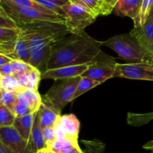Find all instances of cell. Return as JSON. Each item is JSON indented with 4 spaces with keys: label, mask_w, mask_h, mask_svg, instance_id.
Wrapping results in <instances>:
<instances>
[{
    "label": "cell",
    "mask_w": 153,
    "mask_h": 153,
    "mask_svg": "<svg viewBox=\"0 0 153 153\" xmlns=\"http://www.w3.org/2000/svg\"><path fill=\"white\" fill-rule=\"evenodd\" d=\"M101 46L102 42L85 31L79 34H67L54 46L46 70L91 64L102 52Z\"/></svg>",
    "instance_id": "6da1fadb"
},
{
    "label": "cell",
    "mask_w": 153,
    "mask_h": 153,
    "mask_svg": "<svg viewBox=\"0 0 153 153\" xmlns=\"http://www.w3.org/2000/svg\"><path fill=\"white\" fill-rule=\"evenodd\" d=\"M19 28L29 45L30 64L43 72L54 46L70 34L64 22L43 21L21 25Z\"/></svg>",
    "instance_id": "7a4b0ae2"
},
{
    "label": "cell",
    "mask_w": 153,
    "mask_h": 153,
    "mask_svg": "<svg viewBox=\"0 0 153 153\" xmlns=\"http://www.w3.org/2000/svg\"><path fill=\"white\" fill-rule=\"evenodd\" d=\"M102 46L110 48L123 60L129 63L146 62L152 58L150 54L140 46L130 33L110 37L105 41L102 42Z\"/></svg>",
    "instance_id": "3957f363"
},
{
    "label": "cell",
    "mask_w": 153,
    "mask_h": 153,
    "mask_svg": "<svg viewBox=\"0 0 153 153\" xmlns=\"http://www.w3.org/2000/svg\"><path fill=\"white\" fill-rule=\"evenodd\" d=\"M0 4L6 13L17 24L18 26L43 21L65 22L63 16L52 11L46 12L34 8L16 7L3 1H0Z\"/></svg>",
    "instance_id": "277c9868"
},
{
    "label": "cell",
    "mask_w": 153,
    "mask_h": 153,
    "mask_svg": "<svg viewBox=\"0 0 153 153\" xmlns=\"http://www.w3.org/2000/svg\"><path fill=\"white\" fill-rule=\"evenodd\" d=\"M80 79L81 76L55 81L54 85L46 92L43 99L61 113L69 102L73 101V97Z\"/></svg>",
    "instance_id": "5b68a950"
},
{
    "label": "cell",
    "mask_w": 153,
    "mask_h": 153,
    "mask_svg": "<svg viewBox=\"0 0 153 153\" xmlns=\"http://www.w3.org/2000/svg\"><path fill=\"white\" fill-rule=\"evenodd\" d=\"M61 7L64 12V24L70 34H79L84 32L85 28L97 18L95 14L83 6L71 1Z\"/></svg>",
    "instance_id": "8992f818"
},
{
    "label": "cell",
    "mask_w": 153,
    "mask_h": 153,
    "mask_svg": "<svg viewBox=\"0 0 153 153\" xmlns=\"http://www.w3.org/2000/svg\"><path fill=\"white\" fill-rule=\"evenodd\" d=\"M117 64L114 58L105 55L102 51L95 61L90 64L82 77L89 78L103 83L108 79L113 78Z\"/></svg>",
    "instance_id": "52a82bcc"
},
{
    "label": "cell",
    "mask_w": 153,
    "mask_h": 153,
    "mask_svg": "<svg viewBox=\"0 0 153 153\" xmlns=\"http://www.w3.org/2000/svg\"><path fill=\"white\" fill-rule=\"evenodd\" d=\"M113 78L153 82V65L150 61L117 64Z\"/></svg>",
    "instance_id": "ba28073f"
},
{
    "label": "cell",
    "mask_w": 153,
    "mask_h": 153,
    "mask_svg": "<svg viewBox=\"0 0 153 153\" xmlns=\"http://www.w3.org/2000/svg\"><path fill=\"white\" fill-rule=\"evenodd\" d=\"M0 138L3 145L14 153H35L31 143L25 141L13 126L0 127Z\"/></svg>",
    "instance_id": "9c48e42d"
},
{
    "label": "cell",
    "mask_w": 153,
    "mask_h": 153,
    "mask_svg": "<svg viewBox=\"0 0 153 153\" xmlns=\"http://www.w3.org/2000/svg\"><path fill=\"white\" fill-rule=\"evenodd\" d=\"M90 64L68 66V67H60L53 70H46L42 73L41 79H52L56 81L60 79L80 77L88 70Z\"/></svg>",
    "instance_id": "30bf717a"
},
{
    "label": "cell",
    "mask_w": 153,
    "mask_h": 153,
    "mask_svg": "<svg viewBox=\"0 0 153 153\" xmlns=\"http://www.w3.org/2000/svg\"><path fill=\"white\" fill-rule=\"evenodd\" d=\"M130 34L153 57V23L150 19H148L143 26L133 28Z\"/></svg>",
    "instance_id": "8fae6325"
},
{
    "label": "cell",
    "mask_w": 153,
    "mask_h": 153,
    "mask_svg": "<svg viewBox=\"0 0 153 153\" xmlns=\"http://www.w3.org/2000/svg\"><path fill=\"white\" fill-rule=\"evenodd\" d=\"M42 128L54 127L61 118V113L55 110L47 101L43 98L40 109L37 111Z\"/></svg>",
    "instance_id": "7c38bea8"
},
{
    "label": "cell",
    "mask_w": 153,
    "mask_h": 153,
    "mask_svg": "<svg viewBox=\"0 0 153 153\" xmlns=\"http://www.w3.org/2000/svg\"><path fill=\"white\" fill-rule=\"evenodd\" d=\"M143 0H118L113 11L120 16L136 19L140 11Z\"/></svg>",
    "instance_id": "4fadbf2b"
},
{
    "label": "cell",
    "mask_w": 153,
    "mask_h": 153,
    "mask_svg": "<svg viewBox=\"0 0 153 153\" xmlns=\"http://www.w3.org/2000/svg\"><path fill=\"white\" fill-rule=\"evenodd\" d=\"M7 56L11 58L13 61L17 60V61H23L27 64H30L31 53H30L29 45L28 40L22 34V32H20L19 37L16 39L13 52Z\"/></svg>",
    "instance_id": "5bb4252c"
},
{
    "label": "cell",
    "mask_w": 153,
    "mask_h": 153,
    "mask_svg": "<svg viewBox=\"0 0 153 153\" xmlns=\"http://www.w3.org/2000/svg\"><path fill=\"white\" fill-rule=\"evenodd\" d=\"M59 122L65 131L67 138L78 141L80 123L76 115L73 114L62 115Z\"/></svg>",
    "instance_id": "9a60e30c"
},
{
    "label": "cell",
    "mask_w": 153,
    "mask_h": 153,
    "mask_svg": "<svg viewBox=\"0 0 153 153\" xmlns=\"http://www.w3.org/2000/svg\"><path fill=\"white\" fill-rule=\"evenodd\" d=\"M35 114H30L22 117L16 118L13 126L22 136V138L28 143H30L31 141V130H32Z\"/></svg>",
    "instance_id": "2e32d148"
},
{
    "label": "cell",
    "mask_w": 153,
    "mask_h": 153,
    "mask_svg": "<svg viewBox=\"0 0 153 153\" xmlns=\"http://www.w3.org/2000/svg\"><path fill=\"white\" fill-rule=\"evenodd\" d=\"M30 143H31V146H32L34 152L46 148V145L45 143L44 138H43V128L40 125L37 112L35 114V117H34Z\"/></svg>",
    "instance_id": "e0dca14e"
},
{
    "label": "cell",
    "mask_w": 153,
    "mask_h": 153,
    "mask_svg": "<svg viewBox=\"0 0 153 153\" xmlns=\"http://www.w3.org/2000/svg\"><path fill=\"white\" fill-rule=\"evenodd\" d=\"M152 6L153 0H143L138 15L136 19L133 21L134 28H138V27H141L144 25L145 22L149 18Z\"/></svg>",
    "instance_id": "ac0fdd59"
},
{
    "label": "cell",
    "mask_w": 153,
    "mask_h": 153,
    "mask_svg": "<svg viewBox=\"0 0 153 153\" xmlns=\"http://www.w3.org/2000/svg\"><path fill=\"white\" fill-rule=\"evenodd\" d=\"M101 82H98V81L94 80V79H89V78L82 77L81 76V79L79 80V84H78L77 88H76V93H75V95L73 97V100H76V98L80 97L81 95H82L85 93L88 92L90 90L93 89L95 87L101 85Z\"/></svg>",
    "instance_id": "d6986e66"
},
{
    "label": "cell",
    "mask_w": 153,
    "mask_h": 153,
    "mask_svg": "<svg viewBox=\"0 0 153 153\" xmlns=\"http://www.w3.org/2000/svg\"><path fill=\"white\" fill-rule=\"evenodd\" d=\"M71 2L83 6L97 16L102 13V1L101 0H70Z\"/></svg>",
    "instance_id": "ffe728a7"
},
{
    "label": "cell",
    "mask_w": 153,
    "mask_h": 153,
    "mask_svg": "<svg viewBox=\"0 0 153 153\" xmlns=\"http://www.w3.org/2000/svg\"><path fill=\"white\" fill-rule=\"evenodd\" d=\"M79 142L76 140L66 138L63 140H55L48 149H51L55 153H62L63 152L75 146H79Z\"/></svg>",
    "instance_id": "44dd1931"
},
{
    "label": "cell",
    "mask_w": 153,
    "mask_h": 153,
    "mask_svg": "<svg viewBox=\"0 0 153 153\" xmlns=\"http://www.w3.org/2000/svg\"><path fill=\"white\" fill-rule=\"evenodd\" d=\"M0 89L2 91H14V92H22V89L18 84L17 80L13 76H2L0 80Z\"/></svg>",
    "instance_id": "7402d4cb"
},
{
    "label": "cell",
    "mask_w": 153,
    "mask_h": 153,
    "mask_svg": "<svg viewBox=\"0 0 153 153\" xmlns=\"http://www.w3.org/2000/svg\"><path fill=\"white\" fill-rule=\"evenodd\" d=\"M0 1H3V2L7 3L11 5L16 6V7H26V8H34L37 9V10H42V11L46 12H50L51 10H48V9L45 8L40 4L34 1V0H1ZM53 12V11H52ZM55 13V12H54Z\"/></svg>",
    "instance_id": "603a6c76"
},
{
    "label": "cell",
    "mask_w": 153,
    "mask_h": 153,
    "mask_svg": "<svg viewBox=\"0 0 153 153\" xmlns=\"http://www.w3.org/2000/svg\"><path fill=\"white\" fill-rule=\"evenodd\" d=\"M22 94L25 96L28 101L30 102L32 107V110L34 113H37L40 109V105L43 102V98L40 97L37 91H33V90L29 89H24L22 91Z\"/></svg>",
    "instance_id": "cb8c5ba5"
},
{
    "label": "cell",
    "mask_w": 153,
    "mask_h": 153,
    "mask_svg": "<svg viewBox=\"0 0 153 153\" xmlns=\"http://www.w3.org/2000/svg\"><path fill=\"white\" fill-rule=\"evenodd\" d=\"M16 120L13 112L4 105H0V127L13 126Z\"/></svg>",
    "instance_id": "d4e9b609"
},
{
    "label": "cell",
    "mask_w": 153,
    "mask_h": 153,
    "mask_svg": "<svg viewBox=\"0 0 153 153\" xmlns=\"http://www.w3.org/2000/svg\"><path fill=\"white\" fill-rule=\"evenodd\" d=\"M21 32L20 28H7L0 27V41L4 43L15 42Z\"/></svg>",
    "instance_id": "484cf974"
},
{
    "label": "cell",
    "mask_w": 153,
    "mask_h": 153,
    "mask_svg": "<svg viewBox=\"0 0 153 153\" xmlns=\"http://www.w3.org/2000/svg\"><path fill=\"white\" fill-rule=\"evenodd\" d=\"M85 149H82L83 153H103L105 144L98 140H82Z\"/></svg>",
    "instance_id": "4316f807"
},
{
    "label": "cell",
    "mask_w": 153,
    "mask_h": 153,
    "mask_svg": "<svg viewBox=\"0 0 153 153\" xmlns=\"http://www.w3.org/2000/svg\"><path fill=\"white\" fill-rule=\"evenodd\" d=\"M17 102V92L2 91L1 90V102H2V105L8 108L11 111H13Z\"/></svg>",
    "instance_id": "83f0119b"
},
{
    "label": "cell",
    "mask_w": 153,
    "mask_h": 153,
    "mask_svg": "<svg viewBox=\"0 0 153 153\" xmlns=\"http://www.w3.org/2000/svg\"><path fill=\"white\" fill-rule=\"evenodd\" d=\"M41 71L36 67H32L29 73V81H28V85L26 89L33 90V91H37L41 80Z\"/></svg>",
    "instance_id": "f1b7e54d"
},
{
    "label": "cell",
    "mask_w": 153,
    "mask_h": 153,
    "mask_svg": "<svg viewBox=\"0 0 153 153\" xmlns=\"http://www.w3.org/2000/svg\"><path fill=\"white\" fill-rule=\"evenodd\" d=\"M10 64L13 69V76L28 73L31 71L33 67L30 64H27L23 61H17V60H13L10 62Z\"/></svg>",
    "instance_id": "f546056e"
},
{
    "label": "cell",
    "mask_w": 153,
    "mask_h": 153,
    "mask_svg": "<svg viewBox=\"0 0 153 153\" xmlns=\"http://www.w3.org/2000/svg\"><path fill=\"white\" fill-rule=\"evenodd\" d=\"M1 5V4H0ZM0 27L7 28H18L17 24L6 13L1 6L0 8Z\"/></svg>",
    "instance_id": "4dcf8cb0"
},
{
    "label": "cell",
    "mask_w": 153,
    "mask_h": 153,
    "mask_svg": "<svg viewBox=\"0 0 153 153\" xmlns=\"http://www.w3.org/2000/svg\"><path fill=\"white\" fill-rule=\"evenodd\" d=\"M34 1L40 4L43 7H44L45 8L48 9V10H51V11L55 12V13L64 18V12L63 10L62 7H60V6L56 5V4H53V3L50 2V1H47V0H34Z\"/></svg>",
    "instance_id": "1f68e13d"
},
{
    "label": "cell",
    "mask_w": 153,
    "mask_h": 153,
    "mask_svg": "<svg viewBox=\"0 0 153 153\" xmlns=\"http://www.w3.org/2000/svg\"><path fill=\"white\" fill-rule=\"evenodd\" d=\"M43 134L46 148L49 147L52 143L56 140L54 127H45L43 128Z\"/></svg>",
    "instance_id": "d6a6232c"
},
{
    "label": "cell",
    "mask_w": 153,
    "mask_h": 153,
    "mask_svg": "<svg viewBox=\"0 0 153 153\" xmlns=\"http://www.w3.org/2000/svg\"><path fill=\"white\" fill-rule=\"evenodd\" d=\"M12 112H13V114H14L16 118L22 117L26 116V115L30 114H34L30 108L25 107V106L22 105H21L18 102L16 104V105H15L14 108H13Z\"/></svg>",
    "instance_id": "836d02e7"
},
{
    "label": "cell",
    "mask_w": 153,
    "mask_h": 153,
    "mask_svg": "<svg viewBox=\"0 0 153 153\" xmlns=\"http://www.w3.org/2000/svg\"><path fill=\"white\" fill-rule=\"evenodd\" d=\"M118 0H102V16L109 15L114 10Z\"/></svg>",
    "instance_id": "e575fe53"
},
{
    "label": "cell",
    "mask_w": 153,
    "mask_h": 153,
    "mask_svg": "<svg viewBox=\"0 0 153 153\" xmlns=\"http://www.w3.org/2000/svg\"><path fill=\"white\" fill-rule=\"evenodd\" d=\"M15 42H9V43H4L0 41V52L1 54L8 55L11 54L14 50Z\"/></svg>",
    "instance_id": "d590c367"
},
{
    "label": "cell",
    "mask_w": 153,
    "mask_h": 153,
    "mask_svg": "<svg viewBox=\"0 0 153 153\" xmlns=\"http://www.w3.org/2000/svg\"><path fill=\"white\" fill-rule=\"evenodd\" d=\"M29 73L30 72H28V73H22V74H18L15 75V78L17 80L18 84L19 85V86L22 88V89H25L28 85V81H29Z\"/></svg>",
    "instance_id": "8d00e7d4"
},
{
    "label": "cell",
    "mask_w": 153,
    "mask_h": 153,
    "mask_svg": "<svg viewBox=\"0 0 153 153\" xmlns=\"http://www.w3.org/2000/svg\"><path fill=\"white\" fill-rule=\"evenodd\" d=\"M54 129H55V134L56 140H63V139L67 138L65 131H64V128H63L62 126L61 125L59 121H58V122L57 123L56 125L54 126Z\"/></svg>",
    "instance_id": "74e56055"
},
{
    "label": "cell",
    "mask_w": 153,
    "mask_h": 153,
    "mask_svg": "<svg viewBox=\"0 0 153 153\" xmlns=\"http://www.w3.org/2000/svg\"><path fill=\"white\" fill-rule=\"evenodd\" d=\"M0 74L1 76H13V69L10 63L0 67Z\"/></svg>",
    "instance_id": "f35d334b"
},
{
    "label": "cell",
    "mask_w": 153,
    "mask_h": 153,
    "mask_svg": "<svg viewBox=\"0 0 153 153\" xmlns=\"http://www.w3.org/2000/svg\"><path fill=\"white\" fill-rule=\"evenodd\" d=\"M17 100H18V102L20 103L21 105L25 106V107L30 108L32 110V107H31V103H30V102L28 101V99L25 97V96L24 95L22 92L17 93Z\"/></svg>",
    "instance_id": "ab89813d"
},
{
    "label": "cell",
    "mask_w": 153,
    "mask_h": 153,
    "mask_svg": "<svg viewBox=\"0 0 153 153\" xmlns=\"http://www.w3.org/2000/svg\"><path fill=\"white\" fill-rule=\"evenodd\" d=\"M13 60L10 58H9L8 56H7L6 55L4 54H0V67H1L2 66L5 65V64H9Z\"/></svg>",
    "instance_id": "60d3db41"
},
{
    "label": "cell",
    "mask_w": 153,
    "mask_h": 153,
    "mask_svg": "<svg viewBox=\"0 0 153 153\" xmlns=\"http://www.w3.org/2000/svg\"><path fill=\"white\" fill-rule=\"evenodd\" d=\"M47 1H50V2L56 4V5L60 6V7H62L64 4L68 3L70 1V0H47Z\"/></svg>",
    "instance_id": "b9f144b4"
},
{
    "label": "cell",
    "mask_w": 153,
    "mask_h": 153,
    "mask_svg": "<svg viewBox=\"0 0 153 153\" xmlns=\"http://www.w3.org/2000/svg\"><path fill=\"white\" fill-rule=\"evenodd\" d=\"M62 153H83V151L81 149L80 146H75V147L71 148V149L66 150Z\"/></svg>",
    "instance_id": "7bdbcfd3"
},
{
    "label": "cell",
    "mask_w": 153,
    "mask_h": 153,
    "mask_svg": "<svg viewBox=\"0 0 153 153\" xmlns=\"http://www.w3.org/2000/svg\"><path fill=\"white\" fill-rule=\"evenodd\" d=\"M143 148L145 149L152 150V149H153V140H151V141H149L148 143H146V144L143 146Z\"/></svg>",
    "instance_id": "ee69618b"
},
{
    "label": "cell",
    "mask_w": 153,
    "mask_h": 153,
    "mask_svg": "<svg viewBox=\"0 0 153 153\" xmlns=\"http://www.w3.org/2000/svg\"><path fill=\"white\" fill-rule=\"evenodd\" d=\"M0 153H6L5 150H4V145H3L2 142L1 140V138H0Z\"/></svg>",
    "instance_id": "f6af8a7d"
},
{
    "label": "cell",
    "mask_w": 153,
    "mask_h": 153,
    "mask_svg": "<svg viewBox=\"0 0 153 153\" xmlns=\"http://www.w3.org/2000/svg\"><path fill=\"white\" fill-rule=\"evenodd\" d=\"M35 153H49V149H48L47 148H45V149L37 151Z\"/></svg>",
    "instance_id": "bcb514c9"
},
{
    "label": "cell",
    "mask_w": 153,
    "mask_h": 153,
    "mask_svg": "<svg viewBox=\"0 0 153 153\" xmlns=\"http://www.w3.org/2000/svg\"><path fill=\"white\" fill-rule=\"evenodd\" d=\"M148 19H150V20L152 21V23H153V6H152V10H151L150 14H149V18H148Z\"/></svg>",
    "instance_id": "7dc6e473"
},
{
    "label": "cell",
    "mask_w": 153,
    "mask_h": 153,
    "mask_svg": "<svg viewBox=\"0 0 153 153\" xmlns=\"http://www.w3.org/2000/svg\"><path fill=\"white\" fill-rule=\"evenodd\" d=\"M4 150H5V152L6 153H14V152H12V151L10 150V149H8V148H7V146H4Z\"/></svg>",
    "instance_id": "c3c4849f"
},
{
    "label": "cell",
    "mask_w": 153,
    "mask_h": 153,
    "mask_svg": "<svg viewBox=\"0 0 153 153\" xmlns=\"http://www.w3.org/2000/svg\"><path fill=\"white\" fill-rule=\"evenodd\" d=\"M2 105V102H1V90L0 89V105Z\"/></svg>",
    "instance_id": "681fc988"
},
{
    "label": "cell",
    "mask_w": 153,
    "mask_h": 153,
    "mask_svg": "<svg viewBox=\"0 0 153 153\" xmlns=\"http://www.w3.org/2000/svg\"><path fill=\"white\" fill-rule=\"evenodd\" d=\"M47 149H48V148H47ZM49 149V153H55V152H53V151L51 150V149Z\"/></svg>",
    "instance_id": "f907efd6"
},
{
    "label": "cell",
    "mask_w": 153,
    "mask_h": 153,
    "mask_svg": "<svg viewBox=\"0 0 153 153\" xmlns=\"http://www.w3.org/2000/svg\"><path fill=\"white\" fill-rule=\"evenodd\" d=\"M150 61V62L152 63V65H153V57H152V58H151V60H150V61Z\"/></svg>",
    "instance_id": "816d5d0a"
},
{
    "label": "cell",
    "mask_w": 153,
    "mask_h": 153,
    "mask_svg": "<svg viewBox=\"0 0 153 153\" xmlns=\"http://www.w3.org/2000/svg\"><path fill=\"white\" fill-rule=\"evenodd\" d=\"M1 78H2V76H1V74H0V80H1Z\"/></svg>",
    "instance_id": "f5cc1de1"
},
{
    "label": "cell",
    "mask_w": 153,
    "mask_h": 153,
    "mask_svg": "<svg viewBox=\"0 0 153 153\" xmlns=\"http://www.w3.org/2000/svg\"><path fill=\"white\" fill-rule=\"evenodd\" d=\"M151 151H152V152H151V153H153V149H152V150H151Z\"/></svg>",
    "instance_id": "db71d44e"
},
{
    "label": "cell",
    "mask_w": 153,
    "mask_h": 153,
    "mask_svg": "<svg viewBox=\"0 0 153 153\" xmlns=\"http://www.w3.org/2000/svg\"><path fill=\"white\" fill-rule=\"evenodd\" d=\"M0 8H1V5H0Z\"/></svg>",
    "instance_id": "11a10c76"
},
{
    "label": "cell",
    "mask_w": 153,
    "mask_h": 153,
    "mask_svg": "<svg viewBox=\"0 0 153 153\" xmlns=\"http://www.w3.org/2000/svg\"><path fill=\"white\" fill-rule=\"evenodd\" d=\"M0 54H1V52H0Z\"/></svg>",
    "instance_id": "9f6ffc18"
},
{
    "label": "cell",
    "mask_w": 153,
    "mask_h": 153,
    "mask_svg": "<svg viewBox=\"0 0 153 153\" xmlns=\"http://www.w3.org/2000/svg\"><path fill=\"white\" fill-rule=\"evenodd\" d=\"M101 1H102V0H101Z\"/></svg>",
    "instance_id": "6f0895ef"
},
{
    "label": "cell",
    "mask_w": 153,
    "mask_h": 153,
    "mask_svg": "<svg viewBox=\"0 0 153 153\" xmlns=\"http://www.w3.org/2000/svg\"><path fill=\"white\" fill-rule=\"evenodd\" d=\"M0 1H1V0H0Z\"/></svg>",
    "instance_id": "680465c9"
}]
</instances>
